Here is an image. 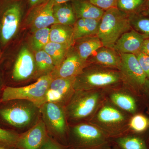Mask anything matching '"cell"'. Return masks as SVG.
Here are the masks:
<instances>
[{"label":"cell","instance_id":"f1b7e54d","mask_svg":"<svg viewBox=\"0 0 149 149\" xmlns=\"http://www.w3.org/2000/svg\"><path fill=\"white\" fill-rule=\"evenodd\" d=\"M31 45L35 52L43 49L50 42V28H42L33 32Z\"/></svg>","mask_w":149,"mask_h":149},{"label":"cell","instance_id":"ffe728a7","mask_svg":"<svg viewBox=\"0 0 149 149\" xmlns=\"http://www.w3.org/2000/svg\"><path fill=\"white\" fill-rule=\"evenodd\" d=\"M100 20L89 18L77 19L72 26L74 41L83 37L97 36Z\"/></svg>","mask_w":149,"mask_h":149},{"label":"cell","instance_id":"277c9868","mask_svg":"<svg viewBox=\"0 0 149 149\" xmlns=\"http://www.w3.org/2000/svg\"><path fill=\"white\" fill-rule=\"evenodd\" d=\"M131 29L129 15L113 8L104 12L97 36L103 46L113 48L120 36Z\"/></svg>","mask_w":149,"mask_h":149},{"label":"cell","instance_id":"cb8c5ba5","mask_svg":"<svg viewBox=\"0 0 149 149\" xmlns=\"http://www.w3.org/2000/svg\"><path fill=\"white\" fill-rule=\"evenodd\" d=\"M112 102L118 108L125 111L134 113L136 110V103L135 99L132 96L123 93L116 92L110 96Z\"/></svg>","mask_w":149,"mask_h":149},{"label":"cell","instance_id":"7c38bea8","mask_svg":"<svg viewBox=\"0 0 149 149\" xmlns=\"http://www.w3.org/2000/svg\"><path fill=\"white\" fill-rule=\"evenodd\" d=\"M120 54L121 62L120 70L125 83L139 87L146 86L148 79L136 56L133 54Z\"/></svg>","mask_w":149,"mask_h":149},{"label":"cell","instance_id":"3957f363","mask_svg":"<svg viewBox=\"0 0 149 149\" xmlns=\"http://www.w3.org/2000/svg\"><path fill=\"white\" fill-rule=\"evenodd\" d=\"M21 0H0V52L5 51L16 38L24 14Z\"/></svg>","mask_w":149,"mask_h":149},{"label":"cell","instance_id":"1f68e13d","mask_svg":"<svg viewBox=\"0 0 149 149\" xmlns=\"http://www.w3.org/2000/svg\"><path fill=\"white\" fill-rule=\"evenodd\" d=\"M104 11L116 8L118 0H87Z\"/></svg>","mask_w":149,"mask_h":149},{"label":"cell","instance_id":"8fae6325","mask_svg":"<svg viewBox=\"0 0 149 149\" xmlns=\"http://www.w3.org/2000/svg\"><path fill=\"white\" fill-rule=\"evenodd\" d=\"M54 6L52 0H47L32 8L27 17V23L32 32L56 24Z\"/></svg>","mask_w":149,"mask_h":149},{"label":"cell","instance_id":"d590c367","mask_svg":"<svg viewBox=\"0 0 149 149\" xmlns=\"http://www.w3.org/2000/svg\"><path fill=\"white\" fill-rule=\"evenodd\" d=\"M140 52L149 56V38L144 40Z\"/></svg>","mask_w":149,"mask_h":149},{"label":"cell","instance_id":"8d00e7d4","mask_svg":"<svg viewBox=\"0 0 149 149\" xmlns=\"http://www.w3.org/2000/svg\"><path fill=\"white\" fill-rule=\"evenodd\" d=\"M47 1V0H28V1L30 7L32 8L42 3Z\"/></svg>","mask_w":149,"mask_h":149},{"label":"cell","instance_id":"5b68a950","mask_svg":"<svg viewBox=\"0 0 149 149\" xmlns=\"http://www.w3.org/2000/svg\"><path fill=\"white\" fill-rule=\"evenodd\" d=\"M53 78L51 73L39 77L35 83L27 86H6L3 90L1 102L12 100H26L40 108L46 102V94Z\"/></svg>","mask_w":149,"mask_h":149},{"label":"cell","instance_id":"ab89813d","mask_svg":"<svg viewBox=\"0 0 149 149\" xmlns=\"http://www.w3.org/2000/svg\"><path fill=\"white\" fill-rule=\"evenodd\" d=\"M113 142V141H112ZM107 149H120L118 148V147H117L116 145H115L114 143H113V144L111 146L109 147V148H108Z\"/></svg>","mask_w":149,"mask_h":149},{"label":"cell","instance_id":"b9f144b4","mask_svg":"<svg viewBox=\"0 0 149 149\" xmlns=\"http://www.w3.org/2000/svg\"><path fill=\"white\" fill-rule=\"evenodd\" d=\"M146 85H149V80H148V81H147Z\"/></svg>","mask_w":149,"mask_h":149},{"label":"cell","instance_id":"e0dca14e","mask_svg":"<svg viewBox=\"0 0 149 149\" xmlns=\"http://www.w3.org/2000/svg\"><path fill=\"white\" fill-rule=\"evenodd\" d=\"M96 119L102 125L116 126L124 122L125 117L116 107L107 104L102 107L98 112Z\"/></svg>","mask_w":149,"mask_h":149},{"label":"cell","instance_id":"5bb4252c","mask_svg":"<svg viewBox=\"0 0 149 149\" xmlns=\"http://www.w3.org/2000/svg\"><path fill=\"white\" fill-rule=\"evenodd\" d=\"M45 123L40 118L25 133L19 135L16 148L19 149H41L48 136Z\"/></svg>","mask_w":149,"mask_h":149},{"label":"cell","instance_id":"4316f807","mask_svg":"<svg viewBox=\"0 0 149 149\" xmlns=\"http://www.w3.org/2000/svg\"><path fill=\"white\" fill-rule=\"evenodd\" d=\"M147 2L148 0H118L116 8L129 15L142 13Z\"/></svg>","mask_w":149,"mask_h":149},{"label":"cell","instance_id":"2e32d148","mask_svg":"<svg viewBox=\"0 0 149 149\" xmlns=\"http://www.w3.org/2000/svg\"><path fill=\"white\" fill-rule=\"evenodd\" d=\"M87 62L88 64L99 65L120 70L121 56L113 48L102 46L88 58Z\"/></svg>","mask_w":149,"mask_h":149},{"label":"cell","instance_id":"4fadbf2b","mask_svg":"<svg viewBox=\"0 0 149 149\" xmlns=\"http://www.w3.org/2000/svg\"><path fill=\"white\" fill-rule=\"evenodd\" d=\"M88 65L82 60L73 46L70 48L65 58L52 72L53 77H76L81 74Z\"/></svg>","mask_w":149,"mask_h":149},{"label":"cell","instance_id":"f546056e","mask_svg":"<svg viewBox=\"0 0 149 149\" xmlns=\"http://www.w3.org/2000/svg\"><path fill=\"white\" fill-rule=\"evenodd\" d=\"M19 136L12 130L0 127V146L8 149L16 148Z\"/></svg>","mask_w":149,"mask_h":149},{"label":"cell","instance_id":"f35d334b","mask_svg":"<svg viewBox=\"0 0 149 149\" xmlns=\"http://www.w3.org/2000/svg\"><path fill=\"white\" fill-rule=\"evenodd\" d=\"M141 13L149 17V1L147 2L146 5L144 9V10Z\"/></svg>","mask_w":149,"mask_h":149},{"label":"cell","instance_id":"60d3db41","mask_svg":"<svg viewBox=\"0 0 149 149\" xmlns=\"http://www.w3.org/2000/svg\"><path fill=\"white\" fill-rule=\"evenodd\" d=\"M0 149H8L7 148H4V147H3L0 146Z\"/></svg>","mask_w":149,"mask_h":149},{"label":"cell","instance_id":"ee69618b","mask_svg":"<svg viewBox=\"0 0 149 149\" xmlns=\"http://www.w3.org/2000/svg\"><path fill=\"white\" fill-rule=\"evenodd\" d=\"M148 1H149V0H148Z\"/></svg>","mask_w":149,"mask_h":149},{"label":"cell","instance_id":"9a60e30c","mask_svg":"<svg viewBox=\"0 0 149 149\" xmlns=\"http://www.w3.org/2000/svg\"><path fill=\"white\" fill-rule=\"evenodd\" d=\"M148 38H149L132 29L121 35L113 48L120 54L136 55L140 52L144 40Z\"/></svg>","mask_w":149,"mask_h":149},{"label":"cell","instance_id":"8992f818","mask_svg":"<svg viewBox=\"0 0 149 149\" xmlns=\"http://www.w3.org/2000/svg\"><path fill=\"white\" fill-rule=\"evenodd\" d=\"M100 93L97 90L74 91L65 107L67 118L78 120L91 115L100 102Z\"/></svg>","mask_w":149,"mask_h":149},{"label":"cell","instance_id":"484cf974","mask_svg":"<svg viewBox=\"0 0 149 149\" xmlns=\"http://www.w3.org/2000/svg\"><path fill=\"white\" fill-rule=\"evenodd\" d=\"M70 47L62 44L49 42L43 49L52 57L56 68L63 60Z\"/></svg>","mask_w":149,"mask_h":149},{"label":"cell","instance_id":"7bdbcfd3","mask_svg":"<svg viewBox=\"0 0 149 149\" xmlns=\"http://www.w3.org/2000/svg\"><path fill=\"white\" fill-rule=\"evenodd\" d=\"M2 53L0 52V59H1V56Z\"/></svg>","mask_w":149,"mask_h":149},{"label":"cell","instance_id":"7402d4cb","mask_svg":"<svg viewBox=\"0 0 149 149\" xmlns=\"http://www.w3.org/2000/svg\"><path fill=\"white\" fill-rule=\"evenodd\" d=\"M53 14L56 24L73 26L77 20L71 2L54 5Z\"/></svg>","mask_w":149,"mask_h":149},{"label":"cell","instance_id":"30bf717a","mask_svg":"<svg viewBox=\"0 0 149 149\" xmlns=\"http://www.w3.org/2000/svg\"><path fill=\"white\" fill-rule=\"evenodd\" d=\"M75 77H53L46 97V102H53L64 106L74 93Z\"/></svg>","mask_w":149,"mask_h":149},{"label":"cell","instance_id":"d6a6232c","mask_svg":"<svg viewBox=\"0 0 149 149\" xmlns=\"http://www.w3.org/2000/svg\"><path fill=\"white\" fill-rule=\"evenodd\" d=\"M135 55L138 59L147 79L149 80V56L141 52Z\"/></svg>","mask_w":149,"mask_h":149},{"label":"cell","instance_id":"d6986e66","mask_svg":"<svg viewBox=\"0 0 149 149\" xmlns=\"http://www.w3.org/2000/svg\"><path fill=\"white\" fill-rule=\"evenodd\" d=\"M71 3L77 19L89 18L100 20L105 11L87 0H72Z\"/></svg>","mask_w":149,"mask_h":149},{"label":"cell","instance_id":"4dcf8cb0","mask_svg":"<svg viewBox=\"0 0 149 149\" xmlns=\"http://www.w3.org/2000/svg\"><path fill=\"white\" fill-rule=\"evenodd\" d=\"M129 125L131 130L134 132L142 133L148 128L149 120L143 115H136L130 119Z\"/></svg>","mask_w":149,"mask_h":149},{"label":"cell","instance_id":"7a4b0ae2","mask_svg":"<svg viewBox=\"0 0 149 149\" xmlns=\"http://www.w3.org/2000/svg\"><path fill=\"white\" fill-rule=\"evenodd\" d=\"M39 116L40 108L29 101L15 100L0 103V122L9 127L33 126L40 119Z\"/></svg>","mask_w":149,"mask_h":149},{"label":"cell","instance_id":"603a6c76","mask_svg":"<svg viewBox=\"0 0 149 149\" xmlns=\"http://www.w3.org/2000/svg\"><path fill=\"white\" fill-rule=\"evenodd\" d=\"M35 58L36 74L40 75V77L52 73L55 69L53 60L44 49L36 52Z\"/></svg>","mask_w":149,"mask_h":149},{"label":"cell","instance_id":"e575fe53","mask_svg":"<svg viewBox=\"0 0 149 149\" xmlns=\"http://www.w3.org/2000/svg\"><path fill=\"white\" fill-rule=\"evenodd\" d=\"M6 82L5 80L4 75L2 69L0 66V103L1 101L2 95L3 90L6 86Z\"/></svg>","mask_w":149,"mask_h":149},{"label":"cell","instance_id":"52a82bcc","mask_svg":"<svg viewBox=\"0 0 149 149\" xmlns=\"http://www.w3.org/2000/svg\"><path fill=\"white\" fill-rule=\"evenodd\" d=\"M73 145L77 149H107L113 144L101 129L91 124L81 123L71 130Z\"/></svg>","mask_w":149,"mask_h":149},{"label":"cell","instance_id":"74e56055","mask_svg":"<svg viewBox=\"0 0 149 149\" xmlns=\"http://www.w3.org/2000/svg\"><path fill=\"white\" fill-rule=\"evenodd\" d=\"M54 5L71 2L72 0H52Z\"/></svg>","mask_w":149,"mask_h":149},{"label":"cell","instance_id":"9c48e42d","mask_svg":"<svg viewBox=\"0 0 149 149\" xmlns=\"http://www.w3.org/2000/svg\"><path fill=\"white\" fill-rule=\"evenodd\" d=\"M40 109L41 118L47 130L56 136H64L67 131L64 106L53 102H46Z\"/></svg>","mask_w":149,"mask_h":149},{"label":"cell","instance_id":"ba28073f","mask_svg":"<svg viewBox=\"0 0 149 149\" xmlns=\"http://www.w3.org/2000/svg\"><path fill=\"white\" fill-rule=\"evenodd\" d=\"M15 56L11 58L8 70V78L12 82L24 81L36 74L35 56L27 46L22 47Z\"/></svg>","mask_w":149,"mask_h":149},{"label":"cell","instance_id":"44dd1931","mask_svg":"<svg viewBox=\"0 0 149 149\" xmlns=\"http://www.w3.org/2000/svg\"><path fill=\"white\" fill-rule=\"evenodd\" d=\"M50 42L72 47L74 44L73 27L55 24L50 27Z\"/></svg>","mask_w":149,"mask_h":149},{"label":"cell","instance_id":"83f0119b","mask_svg":"<svg viewBox=\"0 0 149 149\" xmlns=\"http://www.w3.org/2000/svg\"><path fill=\"white\" fill-rule=\"evenodd\" d=\"M129 22L132 29L149 38V17L142 13L129 15Z\"/></svg>","mask_w":149,"mask_h":149},{"label":"cell","instance_id":"836d02e7","mask_svg":"<svg viewBox=\"0 0 149 149\" xmlns=\"http://www.w3.org/2000/svg\"><path fill=\"white\" fill-rule=\"evenodd\" d=\"M41 149H63L58 144L47 136Z\"/></svg>","mask_w":149,"mask_h":149},{"label":"cell","instance_id":"d4e9b609","mask_svg":"<svg viewBox=\"0 0 149 149\" xmlns=\"http://www.w3.org/2000/svg\"><path fill=\"white\" fill-rule=\"evenodd\" d=\"M111 140L120 149H148L145 141L138 136L126 135Z\"/></svg>","mask_w":149,"mask_h":149},{"label":"cell","instance_id":"ac0fdd59","mask_svg":"<svg viewBox=\"0 0 149 149\" xmlns=\"http://www.w3.org/2000/svg\"><path fill=\"white\" fill-rule=\"evenodd\" d=\"M72 46L82 60L87 62L88 58L103 45L98 37L95 36L83 37L75 40Z\"/></svg>","mask_w":149,"mask_h":149},{"label":"cell","instance_id":"6da1fadb","mask_svg":"<svg viewBox=\"0 0 149 149\" xmlns=\"http://www.w3.org/2000/svg\"><path fill=\"white\" fill-rule=\"evenodd\" d=\"M125 83L121 71L99 65L88 64L75 77V91H91L115 87Z\"/></svg>","mask_w":149,"mask_h":149}]
</instances>
